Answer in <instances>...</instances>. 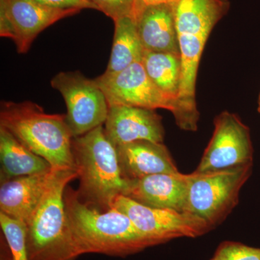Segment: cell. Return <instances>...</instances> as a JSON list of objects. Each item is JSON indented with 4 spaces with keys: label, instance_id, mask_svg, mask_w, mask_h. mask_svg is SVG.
<instances>
[{
    "label": "cell",
    "instance_id": "6da1fadb",
    "mask_svg": "<svg viewBox=\"0 0 260 260\" xmlns=\"http://www.w3.org/2000/svg\"><path fill=\"white\" fill-rule=\"evenodd\" d=\"M181 59L176 122L196 131L200 119L196 82L202 54L212 30L230 9L229 0H177L173 3Z\"/></svg>",
    "mask_w": 260,
    "mask_h": 260
},
{
    "label": "cell",
    "instance_id": "7a4b0ae2",
    "mask_svg": "<svg viewBox=\"0 0 260 260\" xmlns=\"http://www.w3.org/2000/svg\"><path fill=\"white\" fill-rule=\"evenodd\" d=\"M64 203L68 222L79 255L96 253L126 256L153 243L138 230L129 217L116 208L102 211L82 201L67 188Z\"/></svg>",
    "mask_w": 260,
    "mask_h": 260
},
{
    "label": "cell",
    "instance_id": "3957f363",
    "mask_svg": "<svg viewBox=\"0 0 260 260\" xmlns=\"http://www.w3.org/2000/svg\"><path fill=\"white\" fill-rule=\"evenodd\" d=\"M0 126L52 169H74L73 136L66 114H51L31 102H2Z\"/></svg>",
    "mask_w": 260,
    "mask_h": 260
},
{
    "label": "cell",
    "instance_id": "277c9868",
    "mask_svg": "<svg viewBox=\"0 0 260 260\" xmlns=\"http://www.w3.org/2000/svg\"><path fill=\"white\" fill-rule=\"evenodd\" d=\"M73 153L82 201L106 211L118 196H125L130 181L123 177L116 147L103 126L73 138Z\"/></svg>",
    "mask_w": 260,
    "mask_h": 260
},
{
    "label": "cell",
    "instance_id": "5b68a950",
    "mask_svg": "<svg viewBox=\"0 0 260 260\" xmlns=\"http://www.w3.org/2000/svg\"><path fill=\"white\" fill-rule=\"evenodd\" d=\"M77 178L74 169L54 171L47 191L26 223L30 260H75L80 256L70 230L64 198L68 184Z\"/></svg>",
    "mask_w": 260,
    "mask_h": 260
},
{
    "label": "cell",
    "instance_id": "8992f818",
    "mask_svg": "<svg viewBox=\"0 0 260 260\" xmlns=\"http://www.w3.org/2000/svg\"><path fill=\"white\" fill-rule=\"evenodd\" d=\"M251 167L252 164L217 172L186 174L185 212L204 219L213 229L217 226L237 205Z\"/></svg>",
    "mask_w": 260,
    "mask_h": 260
},
{
    "label": "cell",
    "instance_id": "52a82bcc",
    "mask_svg": "<svg viewBox=\"0 0 260 260\" xmlns=\"http://www.w3.org/2000/svg\"><path fill=\"white\" fill-rule=\"evenodd\" d=\"M112 208L127 215L154 246L178 238L201 237L213 229L194 214L145 206L124 195L116 198Z\"/></svg>",
    "mask_w": 260,
    "mask_h": 260
},
{
    "label": "cell",
    "instance_id": "ba28073f",
    "mask_svg": "<svg viewBox=\"0 0 260 260\" xmlns=\"http://www.w3.org/2000/svg\"><path fill=\"white\" fill-rule=\"evenodd\" d=\"M51 85L64 99L66 119L73 138L105 123L109 104L95 80L88 79L80 71L61 72L51 79Z\"/></svg>",
    "mask_w": 260,
    "mask_h": 260
},
{
    "label": "cell",
    "instance_id": "9c48e42d",
    "mask_svg": "<svg viewBox=\"0 0 260 260\" xmlns=\"http://www.w3.org/2000/svg\"><path fill=\"white\" fill-rule=\"evenodd\" d=\"M95 80L107 98L109 107L122 105L152 110L162 109L174 116L177 114V101L153 83L142 62L130 65L116 74L104 73Z\"/></svg>",
    "mask_w": 260,
    "mask_h": 260
},
{
    "label": "cell",
    "instance_id": "30bf717a",
    "mask_svg": "<svg viewBox=\"0 0 260 260\" xmlns=\"http://www.w3.org/2000/svg\"><path fill=\"white\" fill-rule=\"evenodd\" d=\"M81 10L52 8L37 0H0V36L12 39L24 54L43 30Z\"/></svg>",
    "mask_w": 260,
    "mask_h": 260
},
{
    "label": "cell",
    "instance_id": "8fae6325",
    "mask_svg": "<svg viewBox=\"0 0 260 260\" xmlns=\"http://www.w3.org/2000/svg\"><path fill=\"white\" fill-rule=\"evenodd\" d=\"M213 136L195 172L225 170L252 164L249 128L239 116L223 112L214 120Z\"/></svg>",
    "mask_w": 260,
    "mask_h": 260
},
{
    "label": "cell",
    "instance_id": "7c38bea8",
    "mask_svg": "<svg viewBox=\"0 0 260 260\" xmlns=\"http://www.w3.org/2000/svg\"><path fill=\"white\" fill-rule=\"evenodd\" d=\"M104 124L105 134L116 148L140 140L164 142L165 131L161 117L152 109L112 106Z\"/></svg>",
    "mask_w": 260,
    "mask_h": 260
},
{
    "label": "cell",
    "instance_id": "4fadbf2b",
    "mask_svg": "<svg viewBox=\"0 0 260 260\" xmlns=\"http://www.w3.org/2000/svg\"><path fill=\"white\" fill-rule=\"evenodd\" d=\"M186 174L164 173L131 180L125 196L151 208L185 212Z\"/></svg>",
    "mask_w": 260,
    "mask_h": 260
},
{
    "label": "cell",
    "instance_id": "5bb4252c",
    "mask_svg": "<svg viewBox=\"0 0 260 260\" xmlns=\"http://www.w3.org/2000/svg\"><path fill=\"white\" fill-rule=\"evenodd\" d=\"M49 172L15 178L2 183L0 211L10 218L28 223L54 176Z\"/></svg>",
    "mask_w": 260,
    "mask_h": 260
},
{
    "label": "cell",
    "instance_id": "9a60e30c",
    "mask_svg": "<svg viewBox=\"0 0 260 260\" xmlns=\"http://www.w3.org/2000/svg\"><path fill=\"white\" fill-rule=\"evenodd\" d=\"M116 148L121 173L127 180L179 172L164 143L140 140Z\"/></svg>",
    "mask_w": 260,
    "mask_h": 260
},
{
    "label": "cell",
    "instance_id": "2e32d148",
    "mask_svg": "<svg viewBox=\"0 0 260 260\" xmlns=\"http://www.w3.org/2000/svg\"><path fill=\"white\" fill-rule=\"evenodd\" d=\"M136 23L145 51L180 54L173 4L145 7Z\"/></svg>",
    "mask_w": 260,
    "mask_h": 260
},
{
    "label": "cell",
    "instance_id": "e0dca14e",
    "mask_svg": "<svg viewBox=\"0 0 260 260\" xmlns=\"http://www.w3.org/2000/svg\"><path fill=\"white\" fill-rule=\"evenodd\" d=\"M0 181L50 172L52 167L18 141L10 132L0 126Z\"/></svg>",
    "mask_w": 260,
    "mask_h": 260
},
{
    "label": "cell",
    "instance_id": "ac0fdd59",
    "mask_svg": "<svg viewBox=\"0 0 260 260\" xmlns=\"http://www.w3.org/2000/svg\"><path fill=\"white\" fill-rule=\"evenodd\" d=\"M114 23V35L112 52L104 74L114 75L130 65L141 62L144 49L138 34L136 22L124 18Z\"/></svg>",
    "mask_w": 260,
    "mask_h": 260
},
{
    "label": "cell",
    "instance_id": "d6986e66",
    "mask_svg": "<svg viewBox=\"0 0 260 260\" xmlns=\"http://www.w3.org/2000/svg\"><path fill=\"white\" fill-rule=\"evenodd\" d=\"M141 62L153 83L175 99L178 104L181 74L180 54L145 51Z\"/></svg>",
    "mask_w": 260,
    "mask_h": 260
},
{
    "label": "cell",
    "instance_id": "ffe728a7",
    "mask_svg": "<svg viewBox=\"0 0 260 260\" xmlns=\"http://www.w3.org/2000/svg\"><path fill=\"white\" fill-rule=\"evenodd\" d=\"M0 226L12 260H30L26 241V224L0 212Z\"/></svg>",
    "mask_w": 260,
    "mask_h": 260
},
{
    "label": "cell",
    "instance_id": "44dd1931",
    "mask_svg": "<svg viewBox=\"0 0 260 260\" xmlns=\"http://www.w3.org/2000/svg\"><path fill=\"white\" fill-rule=\"evenodd\" d=\"M223 260H260V248L235 242H224L215 251Z\"/></svg>",
    "mask_w": 260,
    "mask_h": 260
},
{
    "label": "cell",
    "instance_id": "7402d4cb",
    "mask_svg": "<svg viewBox=\"0 0 260 260\" xmlns=\"http://www.w3.org/2000/svg\"><path fill=\"white\" fill-rule=\"evenodd\" d=\"M99 11L113 21L124 18L135 20V0H91Z\"/></svg>",
    "mask_w": 260,
    "mask_h": 260
},
{
    "label": "cell",
    "instance_id": "603a6c76",
    "mask_svg": "<svg viewBox=\"0 0 260 260\" xmlns=\"http://www.w3.org/2000/svg\"><path fill=\"white\" fill-rule=\"evenodd\" d=\"M39 3L52 8L68 9V8H78V9H92L99 10L96 6L92 3L91 0H37Z\"/></svg>",
    "mask_w": 260,
    "mask_h": 260
},
{
    "label": "cell",
    "instance_id": "cb8c5ba5",
    "mask_svg": "<svg viewBox=\"0 0 260 260\" xmlns=\"http://www.w3.org/2000/svg\"><path fill=\"white\" fill-rule=\"evenodd\" d=\"M145 6L143 0H135V22L139 18L140 15L143 13Z\"/></svg>",
    "mask_w": 260,
    "mask_h": 260
},
{
    "label": "cell",
    "instance_id": "d4e9b609",
    "mask_svg": "<svg viewBox=\"0 0 260 260\" xmlns=\"http://www.w3.org/2000/svg\"><path fill=\"white\" fill-rule=\"evenodd\" d=\"M145 6L149 5H156L160 4H173L177 0H143Z\"/></svg>",
    "mask_w": 260,
    "mask_h": 260
},
{
    "label": "cell",
    "instance_id": "484cf974",
    "mask_svg": "<svg viewBox=\"0 0 260 260\" xmlns=\"http://www.w3.org/2000/svg\"><path fill=\"white\" fill-rule=\"evenodd\" d=\"M210 260H223L222 259V258H220V256H218V255H216V254H215L214 255L213 259H211Z\"/></svg>",
    "mask_w": 260,
    "mask_h": 260
},
{
    "label": "cell",
    "instance_id": "4316f807",
    "mask_svg": "<svg viewBox=\"0 0 260 260\" xmlns=\"http://www.w3.org/2000/svg\"><path fill=\"white\" fill-rule=\"evenodd\" d=\"M258 111L260 113V91L259 94V98H258Z\"/></svg>",
    "mask_w": 260,
    "mask_h": 260
},
{
    "label": "cell",
    "instance_id": "83f0119b",
    "mask_svg": "<svg viewBox=\"0 0 260 260\" xmlns=\"http://www.w3.org/2000/svg\"><path fill=\"white\" fill-rule=\"evenodd\" d=\"M10 256H11V255H10ZM3 260H6V259H5V258H4V259H3ZM7 260H12V259H11V256H10V259H7Z\"/></svg>",
    "mask_w": 260,
    "mask_h": 260
}]
</instances>
